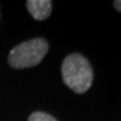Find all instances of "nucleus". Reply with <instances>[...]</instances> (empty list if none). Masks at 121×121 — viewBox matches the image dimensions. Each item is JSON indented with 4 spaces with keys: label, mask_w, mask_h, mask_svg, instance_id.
<instances>
[{
    "label": "nucleus",
    "mask_w": 121,
    "mask_h": 121,
    "mask_svg": "<svg viewBox=\"0 0 121 121\" xmlns=\"http://www.w3.org/2000/svg\"><path fill=\"white\" fill-rule=\"evenodd\" d=\"M26 6L29 13L36 20H45L52 13L51 0H28Z\"/></svg>",
    "instance_id": "obj_3"
},
{
    "label": "nucleus",
    "mask_w": 121,
    "mask_h": 121,
    "mask_svg": "<svg viewBox=\"0 0 121 121\" xmlns=\"http://www.w3.org/2000/svg\"><path fill=\"white\" fill-rule=\"evenodd\" d=\"M28 121H57L54 117H52L51 114L45 112H40V111H37V112L31 113L28 118Z\"/></svg>",
    "instance_id": "obj_4"
},
{
    "label": "nucleus",
    "mask_w": 121,
    "mask_h": 121,
    "mask_svg": "<svg viewBox=\"0 0 121 121\" xmlns=\"http://www.w3.org/2000/svg\"><path fill=\"white\" fill-rule=\"evenodd\" d=\"M62 78L65 85L75 93H85L93 82V69L85 57L73 53L66 56L62 64Z\"/></svg>",
    "instance_id": "obj_1"
},
{
    "label": "nucleus",
    "mask_w": 121,
    "mask_h": 121,
    "mask_svg": "<svg viewBox=\"0 0 121 121\" xmlns=\"http://www.w3.org/2000/svg\"><path fill=\"white\" fill-rule=\"evenodd\" d=\"M113 7H114L116 10H118V11L121 13V0H116V1L113 2Z\"/></svg>",
    "instance_id": "obj_5"
},
{
    "label": "nucleus",
    "mask_w": 121,
    "mask_h": 121,
    "mask_svg": "<svg viewBox=\"0 0 121 121\" xmlns=\"http://www.w3.org/2000/svg\"><path fill=\"white\" fill-rule=\"evenodd\" d=\"M48 52L45 38H33L13 47L8 55V63L13 69H27L38 65Z\"/></svg>",
    "instance_id": "obj_2"
}]
</instances>
